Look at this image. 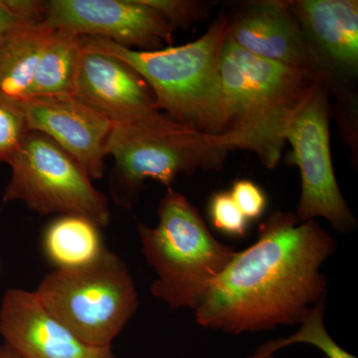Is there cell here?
<instances>
[{
    "label": "cell",
    "mask_w": 358,
    "mask_h": 358,
    "mask_svg": "<svg viewBox=\"0 0 358 358\" xmlns=\"http://www.w3.org/2000/svg\"><path fill=\"white\" fill-rule=\"evenodd\" d=\"M43 249L49 260L63 268L93 262L105 247L95 223L79 216L62 215L45 229Z\"/></svg>",
    "instance_id": "17"
},
{
    "label": "cell",
    "mask_w": 358,
    "mask_h": 358,
    "mask_svg": "<svg viewBox=\"0 0 358 358\" xmlns=\"http://www.w3.org/2000/svg\"><path fill=\"white\" fill-rule=\"evenodd\" d=\"M0 358H22L6 343L0 345Z\"/></svg>",
    "instance_id": "24"
},
{
    "label": "cell",
    "mask_w": 358,
    "mask_h": 358,
    "mask_svg": "<svg viewBox=\"0 0 358 358\" xmlns=\"http://www.w3.org/2000/svg\"><path fill=\"white\" fill-rule=\"evenodd\" d=\"M221 80L225 101L223 134L236 136L243 150L256 154L267 169H275L289 124L322 80L308 71L257 57L238 47L228 35L221 58Z\"/></svg>",
    "instance_id": "3"
},
{
    "label": "cell",
    "mask_w": 358,
    "mask_h": 358,
    "mask_svg": "<svg viewBox=\"0 0 358 358\" xmlns=\"http://www.w3.org/2000/svg\"><path fill=\"white\" fill-rule=\"evenodd\" d=\"M289 6L329 95L353 91L358 77L357 0H289Z\"/></svg>",
    "instance_id": "10"
},
{
    "label": "cell",
    "mask_w": 358,
    "mask_h": 358,
    "mask_svg": "<svg viewBox=\"0 0 358 358\" xmlns=\"http://www.w3.org/2000/svg\"><path fill=\"white\" fill-rule=\"evenodd\" d=\"M329 92L320 82L287 129L292 164L300 169L301 192L296 211L301 223L322 217L339 232L355 230L357 222L341 194L331 152Z\"/></svg>",
    "instance_id": "8"
},
{
    "label": "cell",
    "mask_w": 358,
    "mask_h": 358,
    "mask_svg": "<svg viewBox=\"0 0 358 358\" xmlns=\"http://www.w3.org/2000/svg\"><path fill=\"white\" fill-rule=\"evenodd\" d=\"M157 215L155 227L138 225L143 255L157 275L152 294L173 310H194L236 250L212 236L199 209L171 188Z\"/></svg>",
    "instance_id": "5"
},
{
    "label": "cell",
    "mask_w": 358,
    "mask_h": 358,
    "mask_svg": "<svg viewBox=\"0 0 358 358\" xmlns=\"http://www.w3.org/2000/svg\"><path fill=\"white\" fill-rule=\"evenodd\" d=\"M74 96L113 124L159 110L150 85L133 68L112 56L85 49Z\"/></svg>",
    "instance_id": "14"
},
{
    "label": "cell",
    "mask_w": 358,
    "mask_h": 358,
    "mask_svg": "<svg viewBox=\"0 0 358 358\" xmlns=\"http://www.w3.org/2000/svg\"><path fill=\"white\" fill-rule=\"evenodd\" d=\"M25 22L27 21L22 20L15 15L13 11L9 10L3 0H0V44L8 36L9 33Z\"/></svg>",
    "instance_id": "23"
},
{
    "label": "cell",
    "mask_w": 358,
    "mask_h": 358,
    "mask_svg": "<svg viewBox=\"0 0 358 358\" xmlns=\"http://www.w3.org/2000/svg\"><path fill=\"white\" fill-rule=\"evenodd\" d=\"M229 192L238 208L249 221L262 217L268 204L267 196L254 181L236 179Z\"/></svg>",
    "instance_id": "22"
},
{
    "label": "cell",
    "mask_w": 358,
    "mask_h": 358,
    "mask_svg": "<svg viewBox=\"0 0 358 358\" xmlns=\"http://www.w3.org/2000/svg\"><path fill=\"white\" fill-rule=\"evenodd\" d=\"M228 38L257 57L315 74L305 35L289 1L243 2L227 14Z\"/></svg>",
    "instance_id": "13"
},
{
    "label": "cell",
    "mask_w": 358,
    "mask_h": 358,
    "mask_svg": "<svg viewBox=\"0 0 358 358\" xmlns=\"http://www.w3.org/2000/svg\"><path fill=\"white\" fill-rule=\"evenodd\" d=\"M53 28L43 23H22L0 44V95L24 103Z\"/></svg>",
    "instance_id": "15"
},
{
    "label": "cell",
    "mask_w": 358,
    "mask_h": 358,
    "mask_svg": "<svg viewBox=\"0 0 358 358\" xmlns=\"http://www.w3.org/2000/svg\"><path fill=\"white\" fill-rule=\"evenodd\" d=\"M0 336L22 358H115L112 348L86 345L47 310L35 292L7 289Z\"/></svg>",
    "instance_id": "12"
},
{
    "label": "cell",
    "mask_w": 358,
    "mask_h": 358,
    "mask_svg": "<svg viewBox=\"0 0 358 358\" xmlns=\"http://www.w3.org/2000/svg\"><path fill=\"white\" fill-rule=\"evenodd\" d=\"M35 293L71 333L95 348H112L138 308L128 267L107 248L87 265L56 268Z\"/></svg>",
    "instance_id": "6"
},
{
    "label": "cell",
    "mask_w": 358,
    "mask_h": 358,
    "mask_svg": "<svg viewBox=\"0 0 358 358\" xmlns=\"http://www.w3.org/2000/svg\"><path fill=\"white\" fill-rule=\"evenodd\" d=\"M108 155L115 159L110 193L120 206H133L145 180L171 188L180 174L220 171L230 152L243 150L233 134H207L150 110L113 124Z\"/></svg>",
    "instance_id": "4"
},
{
    "label": "cell",
    "mask_w": 358,
    "mask_h": 358,
    "mask_svg": "<svg viewBox=\"0 0 358 358\" xmlns=\"http://www.w3.org/2000/svg\"><path fill=\"white\" fill-rule=\"evenodd\" d=\"M13 169L3 202H24L40 214L79 216L105 228L109 203L83 169L57 143L29 129L8 162Z\"/></svg>",
    "instance_id": "7"
},
{
    "label": "cell",
    "mask_w": 358,
    "mask_h": 358,
    "mask_svg": "<svg viewBox=\"0 0 358 358\" xmlns=\"http://www.w3.org/2000/svg\"><path fill=\"white\" fill-rule=\"evenodd\" d=\"M326 299L313 306L301 320L300 331L287 338L271 341L261 345L251 357L247 358H268L275 352L294 343H308L319 348L327 358H357L341 348L327 333L324 315Z\"/></svg>",
    "instance_id": "18"
},
{
    "label": "cell",
    "mask_w": 358,
    "mask_h": 358,
    "mask_svg": "<svg viewBox=\"0 0 358 358\" xmlns=\"http://www.w3.org/2000/svg\"><path fill=\"white\" fill-rule=\"evenodd\" d=\"M43 24L140 51L173 44V27L143 0H48Z\"/></svg>",
    "instance_id": "9"
},
{
    "label": "cell",
    "mask_w": 358,
    "mask_h": 358,
    "mask_svg": "<svg viewBox=\"0 0 358 358\" xmlns=\"http://www.w3.org/2000/svg\"><path fill=\"white\" fill-rule=\"evenodd\" d=\"M157 9L169 21L173 29H188L206 20L211 13V2L202 0H143Z\"/></svg>",
    "instance_id": "21"
},
{
    "label": "cell",
    "mask_w": 358,
    "mask_h": 358,
    "mask_svg": "<svg viewBox=\"0 0 358 358\" xmlns=\"http://www.w3.org/2000/svg\"><path fill=\"white\" fill-rule=\"evenodd\" d=\"M83 52L82 35L67 30H54L40 58L29 100L42 96H74Z\"/></svg>",
    "instance_id": "16"
},
{
    "label": "cell",
    "mask_w": 358,
    "mask_h": 358,
    "mask_svg": "<svg viewBox=\"0 0 358 358\" xmlns=\"http://www.w3.org/2000/svg\"><path fill=\"white\" fill-rule=\"evenodd\" d=\"M208 215L213 227L224 235L242 238L248 233L249 220L238 208L229 192H218L211 195Z\"/></svg>",
    "instance_id": "20"
},
{
    "label": "cell",
    "mask_w": 358,
    "mask_h": 358,
    "mask_svg": "<svg viewBox=\"0 0 358 358\" xmlns=\"http://www.w3.org/2000/svg\"><path fill=\"white\" fill-rule=\"evenodd\" d=\"M227 16L216 18L194 41L154 51L124 48L98 37L82 36L85 50L112 56L133 68L150 85L157 109L200 133L225 129L221 58Z\"/></svg>",
    "instance_id": "2"
},
{
    "label": "cell",
    "mask_w": 358,
    "mask_h": 358,
    "mask_svg": "<svg viewBox=\"0 0 358 358\" xmlns=\"http://www.w3.org/2000/svg\"><path fill=\"white\" fill-rule=\"evenodd\" d=\"M28 128L57 143L88 174L103 178L113 122L74 96H42L23 103Z\"/></svg>",
    "instance_id": "11"
},
{
    "label": "cell",
    "mask_w": 358,
    "mask_h": 358,
    "mask_svg": "<svg viewBox=\"0 0 358 358\" xmlns=\"http://www.w3.org/2000/svg\"><path fill=\"white\" fill-rule=\"evenodd\" d=\"M268 358H275V357H268Z\"/></svg>",
    "instance_id": "25"
},
{
    "label": "cell",
    "mask_w": 358,
    "mask_h": 358,
    "mask_svg": "<svg viewBox=\"0 0 358 358\" xmlns=\"http://www.w3.org/2000/svg\"><path fill=\"white\" fill-rule=\"evenodd\" d=\"M336 240L315 220L301 223L277 209L259 227L255 243L236 252L195 308L205 329L239 334L299 324L326 299L322 263Z\"/></svg>",
    "instance_id": "1"
},
{
    "label": "cell",
    "mask_w": 358,
    "mask_h": 358,
    "mask_svg": "<svg viewBox=\"0 0 358 358\" xmlns=\"http://www.w3.org/2000/svg\"><path fill=\"white\" fill-rule=\"evenodd\" d=\"M28 131L23 103L0 95V162L8 164Z\"/></svg>",
    "instance_id": "19"
}]
</instances>
